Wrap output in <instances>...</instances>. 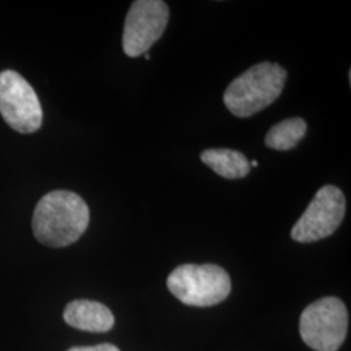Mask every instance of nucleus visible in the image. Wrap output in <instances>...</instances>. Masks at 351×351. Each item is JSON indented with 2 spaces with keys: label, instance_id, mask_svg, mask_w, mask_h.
Returning <instances> with one entry per match:
<instances>
[{
  "label": "nucleus",
  "instance_id": "1",
  "mask_svg": "<svg viewBox=\"0 0 351 351\" xmlns=\"http://www.w3.org/2000/svg\"><path fill=\"white\" fill-rule=\"evenodd\" d=\"M88 221L90 211L86 202L72 191L55 190L38 202L32 226L40 243L50 247H65L85 233Z\"/></svg>",
  "mask_w": 351,
  "mask_h": 351
},
{
  "label": "nucleus",
  "instance_id": "2",
  "mask_svg": "<svg viewBox=\"0 0 351 351\" xmlns=\"http://www.w3.org/2000/svg\"><path fill=\"white\" fill-rule=\"evenodd\" d=\"M287 71L276 63L256 64L237 77L224 93L226 108L237 117H250L281 95Z\"/></svg>",
  "mask_w": 351,
  "mask_h": 351
},
{
  "label": "nucleus",
  "instance_id": "3",
  "mask_svg": "<svg viewBox=\"0 0 351 351\" xmlns=\"http://www.w3.org/2000/svg\"><path fill=\"white\" fill-rule=\"evenodd\" d=\"M176 298L193 307H211L226 301L232 290L230 277L216 264H182L167 278Z\"/></svg>",
  "mask_w": 351,
  "mask_h": 351
},
{
  "label": "nucleus",
  "instance_id": "4",
  "mask_svg": "<svg viewBox=\"0 0 351 351\" xmlns=\"http://www.w3.org/2000/svg\"><path fill=\"white\" fill-rule=\"evenodd\" d=\"M349 314L343 302L326 297L304 308L300 320L303 342L315 351H337L348 335Z\"/></svg>",
  "mask_w": 351,
  "mask_h": 351
},
{
  "label": "nucleus",
  "instance_id": "5",
  "mask_svg": "<svg viewBox=\"0 0 351 351\" xmlns=\"http://www.w3.org/2000/svg\"><path fill=\"white\" fill-rule=\"evenodd\" d=\"M0 114L23 134L37 132L43 121L37 93L23 75L10 69L0 72Z\"/></svg>",
  "mask_w": 351,
  "mask_h": 351
},
{
  "label": "nucleus",
  "instance_id": "6",
  "mask_svg": "<svg viewBox=\"0 0 351 351\" xmlns=\"http://www.w3.org/2000/svg\"><path fill=\"white\" fill-rule=\"evenodd\" d=\"M346 213V199L337 186L320 189L300 220L291 229V239L310 243L326 239L341 226Z\"/></svg>",
  "mask_w": 351,
  "mask_h": 351
},
{
  "label": "nucleus",
  "instance_id": "7",
  "mask_svg": "<svg viewBox=\"0 0 351 351\" xmlns=\"http://www.w3.org/2000/svg\"><path fill=\"white\" fill-rule=\"evenodd\" d=\"M169 20V8L162 0L133 1L126 14L123 50L129 58L147 53L163 36Z\"/></svg>",
  "mask_w": 351,
  "mask_h": 351
},
{
  "label": "nucleus",
  "instance_id": "8",
  "mask_svg": "<svg viewBox=\"0 0 351 351\" xmlns=\"http://www.w3.org/2000/svg\"><path fill=\"white\" fill-rule=\"evenodd\" d=\"M64 320L75 329L93 333L108 332L114 324L113 314L107 306L88 300L71 302L64 310Z\"/></svg>",
  "mask_w": 351,
  "mask_h": 351
},
{
  "label": "nucleus",
  "instance_id": "9",
  "mask_svg": "<svg viewBox=\"0 0 351 351\" xmlns=\"http://www.w3.org/2000/svg\"><path fill=\"white\" fill-rule=\"evenodd\" d=\"M201 160L216 175L229 180L242 178L250 172V162L239 151L211 149L202 152Z\"/></svg>",
  "mask_w": 351,
  "mask_h": 351
},
{
  "label": "nucleus",
  "instance_id": "10",
  "mask_svg": "<svg viewBox=\"0 0 351 351\" xmlns=\"http://www.w3.org/2000/svg\"><path fill=\"white\" fill-rule=\"evenodd\" d=\"M307 132V124L301 117L287 119L272 126L265 136V145L277 151L294 149Z\"/></svg>",
  "mask_w": 351,
  "mask_h": 351
},
{
  "label": "nucleus",
  "instance_id": "11",
  "mask_svg": "<svg viewBox=\"0 0 351 351\" xmlns=\"http://www.w3.org/2000/svg\"><path fill=\"white\" fill-rule=\"evenodd\" d=\"M68 351H120L112 343H101L95 346H81V348H72Z\"/></svg>",
  "mask_w": 351,
  "mask_h": 351
},
{
  "label": "nucleus",
  "instance_id": "12",
  "mask_svg": "<svg viewBox=\"0 0 351 351\" xmlns=\"http://www.w3.org/2000/svg\"><path fill=\"white\" fill-rule=\"evenodd\" d=\"M250 167H258V162H256V160H252L250 163Z\"/></svg>",
  "mask_w": 351,
  "mask_h": 351
}]
</instances>
